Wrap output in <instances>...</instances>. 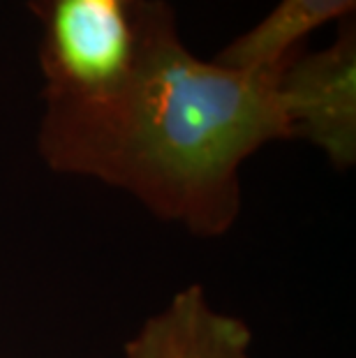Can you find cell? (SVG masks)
<instances>
[{"label":"cell","instance_id":"obj_2","mask_svg":"<svg viewBox=\"0 0 356 358\" xmlns=\"http://www.w3.org/2000/svg\"><path fill=\"white\" fill-rule=\"evenodd\" d=\"M44 21L47 93L100 95L118 86L137 51L139 0H33Z\"/></svg>","mask_w":356,"mask_h":358},{"label":"cell","instance_id":"obj_3","mask_svg":"<svg viewBox=\"0 0 356 358\" xmlns=\"http://www.w3.org/2000/svg\"><path fill=\"white\" fill-rule=\"evenodd\" d=\"M287 136L315 143L340 169L356 159V26L343 19L331 47L290 58L276 79Z\"/></svg>","mask_w":356,"mask_h":358},{"label":"cell","instance_id":"obj_1","mask_svg":"<svg viewBox=\"0 0 356 358\" xmlns=\"http://www.w3.org/2000/svg\"><path fill=\"white\" fill-rule=\"evenodd\" d=\"M278 74L194 58L171 7L139 0L130 70L100 95L47 93L42 150L58 169L93 173L162 210L199 217L234 203L245 157L290 139Z\"/></svg>","mask_w":356,"mask_h":358},{"label":"cell","instance_id":"obj_5","mask_svg":"<svg viewBox=\"0 0 356 358\" xmlns=\"http://www.w3.org/2000/svg\"><path fill=\"white\" fill-rule=\"evenodd\" d=\"M354 7L356 0H280L259 24L222 49L215 63L234 70L278 74L306 35L333 19L352 17Z\"/></svg>","mask_w":356,"mask_h":358},{"label":"cell","instance_id":"obj_4","mask_svg":"<svg viewBox=\"0 0 356 358\" xmlns=\"http://www.w3.org/2000/svg\"><path fill=\"white\" fill-rule=\"evenodd\" d=\"M125 358H250V333L243 322L211 308L194 285L141 326Z\"/></svg>","mask_w":356,"mask_h":358}]
</instances>
